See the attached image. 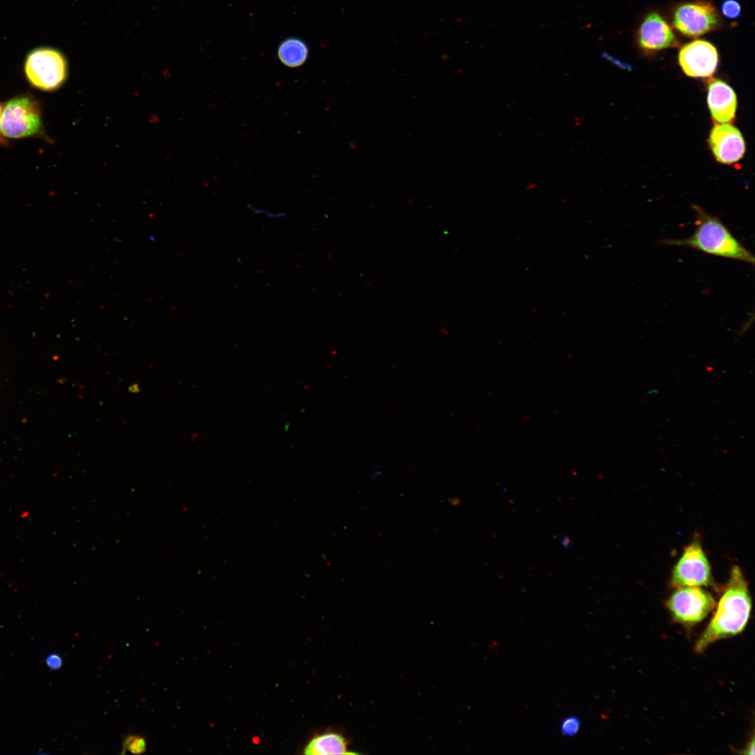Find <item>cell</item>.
Wrapping results in <instances>:
<instances>
[{
  "label": "cell",
  "instance_id": "2",
  "mask_svg": "<svg viewBox=\"0 0 755 755\" xmlns=\"http://www.w3.org/2000/svg\"><path fill=\"white\" fill-rule=\"evenodd\" d=\"M696 213L693 233L684 239H665L663 245L692 248L707 254L754 264V254L746 248L717 217L694 206Z\"/></svg>",
  "mask_w": 755,
  "mask_h": 755
},
{
  "label": "cell",
  "instance_id": "5",
  "mask_svg": "<svg viewBox=\"0 0 755 755\" xmlns=\"http://www.w3.org/2000/svg\"><path fill=\"white\" fill-rule=\"evenodd\" d=\"M666 606L676 621L691 626L707 617L715 607V601L701 587H684L670 596Z\"/></svg>",
  "mask_w": 755,
  "mask_h": 755
},
{
  "label": "cell",
  "instance_id": "13",
  "mask_svg": "<svg viewBox=\"0 0 755 755\" xmlns=\"http://www.w3.org/2000/svg\"><path fill=\"white\" fill-rule=\"evenodd\" d=\"M308 48L299 39L290 38L285 41L279 47L280 60L289 67L302 65L308 57Z\"/></svg>",
  "mask_w": 755,
  "mask_h": 755
},
{
  "label": "cell",
  "instance_id": "18",
  "mask_svg": "<svg viewBox=\"0 0 755 755\" xmlns=\"http://www.w3.org/2000/svg\"><path fill=\"white\" fill-rule=\"evenodd\" d=\"M248 208L251 210H252L253 212H254L256 213H261V214H264V215H265L266 216H268V217H283V216L285 215V213L271 212L269 210H265L264 209H260V208H258L254 207V206H250V207H248Z\"/></svg>",
  "mask_w": 755,
  "mask_h": 755
},
{
  "label": "cell",
  "instance_id": "19",
  "mask_svg": "<svg viewBox=\"0 0 755 755\" xmlns=\"http://www.w3.org/2000/svg\"><path fill=\"white\" fill-rule=\"evenodd\" d=\"M2 108H3V106L0 103V117H1V111H2ZM7 142H8L7 139L3 138L2 136V135L1 134V133H0V145H6Z\"/></svg>",
  "mask_w": 755,
  "mask_h": 755
},
{
  "label": "cell",
  "instance_id": "7",
  "mask_svg": "<svg viewBox=\"0 0 755 755\" xmlns=\"http://www.w3.org/2000/svg\"><path fill=\"white\" fill-rule=\"evenodd\" d=\"M711 580L709 561L700 542L693 541L684 548L681 557L674 566L671 585L675 588L703 587L709 585Z\"/></svg>",
  "mask_w": 755,
  "mask_h": 755
},
{
  "label": "cell",
  "instance_id": "14",
  "mask_svg": "<svg viewBox=\"0 0 755 755\" xmlns=\"http://www.w3.org/2000/svg\"><path fill=\"white\" fill-rule=\"evenodd\" d=\"M146 739L143 736L128 734L123 739L122 754L127 752L134 754H143L146 751Z\"/></svg>",
  "mask_w": 755,
  "mask_h": 755
},
{
  "label": "cell",
  "instance_id": "11",
  "mask_svg": "<svg viewBox=\"0 0 755 755\" xmlns=\"http://www.w3.org/2000/svg\"><path fill=\"white\" fill-rule=\"evenodd\" d=\"M707 104L712 119L718 124L731 123L735 117L737 96L733 88L719 79L708 82Z\"/></svg>",
  "mask_w": 755,
  "mask_h": 755
},
{
  "label": "cell",
  "instance_id": "10",
  "mask_svg": "<svg viewBox=\"0 0 755 755\" xmlns=\"http://www.w3.org/2000/svg\"><path fill=\"white\" fill-rule=\"evenodd\" d=\"M638 43L647 52L674 48L679 44L670 25L656 12L649 13L640 25Z\"/></svg>",
  "mask_w": 755,
  "mask_h": 755
},
{
  "label": "cell",
  "instance_id": "4",
  "mask_svg": "<svg viewBox=\"0 0 755 755\" xmlns=\"http://www.w3.org/2000/svg\"><path fill=\"white\" fill-rule=\"evenodd\" d=\"M24 73L33 87L52 92L59 89L66 79V61L56 50L38 48L28 55L24 63Z\"/></svg>",
  "mask_w": 755,
  "mask_h": 755
},
{
  "label": "cell",
  "instance_id": "15",
  "mask_svg": "<svg viewBox=\"0 0 755 755\" xmlns=\"http://www.w3.org/2000/svg\"><path fill=\"white\" fill-rule=\"evenodd\" d=\"M580 726V720L576 716L566 717L561 724V732L566 736H573L577 733Z\"/></svg>",
  "mask_w": 755,
  "mask_h": 755
},
{
  "label": "cell",
  "instance_id": "6",
  "mask_svg": "<svg viewBox=\"0 0 755 755\" xmlns=\"http://www.w3.org/2000/svg\"><path fill=\"white\" fill-rule=\"evenodd\" d=\"M672 23L682 35L698 38L716 29L720 18L711 2L696 1L678 6L673 13Z\"/></svg>",
  "mask_w": 755,
  "mask_h": 755
},
{
  "label": "cell",
  "instance_id": "9",
  "mask_svg": "<svg viewBox=\"0 0 755 755\" xmlns=\"http://www.w3.org/2000/svg\"><path fill=\"white\" fill-rule=\"evenodd\" d=\"M709 144L717 161L726 164L741 159L746 150L741 132L729 123L714 125L710 131Z\"/></svg>",
  "mask_w": 755,
  "mask_h": 755
},
{
  "label": "cell",
  "instance_id": "8",
  "mask_svg": "<svg viewBox=\"0 0 755 755\" xmlns=\"http://www.w3.org/2000/svg\"><path fill=\"white\" fill-rule=\"evenodd\" d=\"M683 72L693 78H706L717 69L719 55L717 48L709 41L695 40L683 45L678 54Z\"/></svg>",
  "mask_w": 755,
  "mask_h": 755
},
{
  "label": "cell",
  "instance_id": "16",
  "mask_svg": "<svg viewBox=\"0 0 755 755\" xmlns=\"http://www.w3.org/2000/svg\"><path fill=\"white\" fill-rule=\"evenodd\" d=\"M723 15L729 19L738 17L741 14V6L736 0H724L721 3Z\"/></svg>",
  "mask_w": 755,
  "mask_h": 755
},
{
  "label": "cell",
  "instance_id": "17",
  "mask_svg": "<svg viewBox=\"0 0 755 755\" xmlns=\"http://www.w3.org/2000/svg\"><path fill=\"white\" fill-rule=\"evenodd\" d=\"M45 663L50 670H57L60 669L63 665V659L62 656L57 653H50L45 656Z\"/></svg>",
  "mask_w": 755,
  "mask_h": 755
},
{
  "label": "cell",
  "instance_id": "12",
  "mask_svg": "<svg viewBox=\"0 0 755 755\" xmlns=\"http://www.w3.org/2000/svg\"><path fill=\"white\" fill-rule=\"evenodd\" d=\"M308 755L357 754L349 751L346 738L340 733L328 731L313 737L305 745Z\"/></svg>",
  "mask_w": 755,
  "mask_h": 755
},
{
  "label": "cell",
  "instance_id": "1",
  "mask_svg": "<svg viewBox=\"0 0 755 755\" xmlns=\"http://www.w3.org/2000/svg\"><path fill=\"white\" fill-rule=\"evenodd\" d=\"M752 605L748 583L740 567L734 566L716 612L696 642L695 650L701 653L715 642L740 633L749 621Z\"/></svg>",
  "mask_w": 755,
  "mask_h": 755
},
{
  "label": "cell",
  "instance_id": "3",
  "mask_svg": "<svg viewBox=\"0 0 755 755\" xmlns=\"http://www.w3.org/2000/svg\"><path fill=\"white\" fill-rule=\"evenodd\" d=\"M43 131L42 107L31 94L17 95L3 106L0 133L6 139L39 136Z\"/></svg>",
  "mask_w": 755,
  "mask_h": 755
}]
</instances>
